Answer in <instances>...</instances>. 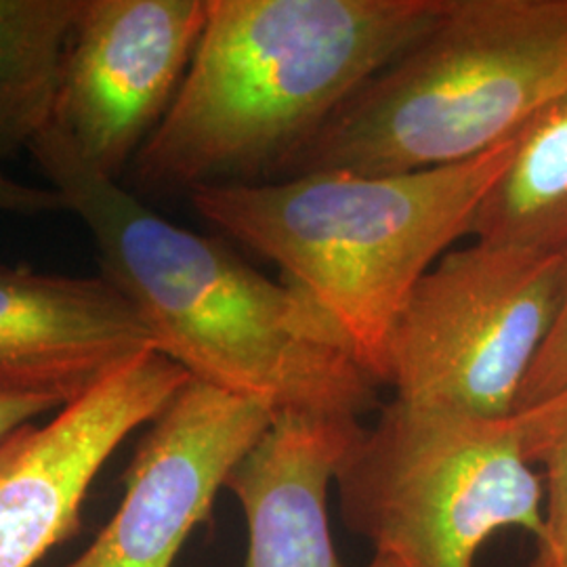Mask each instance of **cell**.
Returning <instances> with one entry per match:
<instances>
[{
    "mask_svg": "<svg viewBox=\"0 0 567 567\" xmlns=\"http://www.w3.org/2000/svg\"><path fill=\"white\" fill-rule=\"evenodd\" d=\"M93 236L102 276L150 328L156 351L206 385L278 414L360 421L377 383L299 288L274 282L225 244L171 224L91 171L51 126L30 145Z\"/></svg>",
    "mask_w": 567,
    "mask_h": 567,
    "instance_id": "1",
    "label": "cell"
},
{
    "mask_svg": "<svg viewBox=\"0 0 567 567\" xmlns=\"http://www.w3.org/2000/svg\"><path fill=\"white\" fill-rule=\"evenodd\" d=\"M444 0H208L179 93L133 161L145 189L278 182Z\"/></svg>",
    "mask_w": 567,
    "mask_h": 567,
    "instance_id": "2",
    "label": "cell"
},
{
    "mask_svg": "<svg viewBox=\"0 0 567 567\" xmlns=\"http://www.w3.org/2000/svg\"><path fill=\"white\" fill-rule=\"evenodd\" d=\"M526 128V126H524ZM522 131L484 154L398 175L309 173L192 192L208 224L259 252L343 334L381 385L386 344L414 286L471 224Z\"/></svg>",
    "mask_w": 567,
    "mask_h": 567,
    "instance_id": "3",
    "label": "cell"
},
{
    "mask_svg": "<svg viewBox=\"0 0 567 567\" xmlns=\"http://www.w3.org/2000/svg\"><path fill=\"white\" fill-rule=\"evenodd\" d=\"M567 97V0H444L425 34L362 86L282 179L465 163Z\"/></svg>",
    "mask_w": 567,
    "mask_h": 567,
    "instance_id": "4",
    "label": "cell"
},
{
    "mask_svg": "<svg viewBox=\"0 0 567 567\" xmlns=\"http://www.w3.org/2000/svg\"><path fill=\"white\" fill-rule=\"evenodd\" d=\"M344 526L365 538V567H475L487 540L540 536L545 484L513 416L480 419L393 398L358 426L334 471Z\"/></svg>",
    "mask_w": 567,
    "mask_h": 567,
    "instance_id": "5",
    "label": "cell"
},
{
    "mask_svg": "<svg viewBox=\"0 0 567 567\" xmlns=\"http://www.w3.org/2000/svg\"><path fill=\"white\" fill-rule=\"evenodd\" d=\"M566 297V257L477 240L450 250L405 301L381 385L405 402L508 419Z\"/></svg>",
    "mask_w": 567,
    "mask_h": 567,
    "instance_id": "6",
    "label": "cell"
},
{
    "mask_svg": "<svg viewBox=\"0 0 567 567\" xmlns=\"http://www.w3.org/2000/svg\"><path fill=\"white\" fill-rule=\"evenodd\" d=\"M208 0H82L61 63L53 128L116 179L175 102Z\"/></svg>",
    "mask_w": 567,
    "mask_h": 567,
    "instance_id": "7",
    "label": "cell"
},
{
    "mask_svg": "<svg viewBox=\"0 0 567 567\" xmlns=\"http://www.w3.org/2000/svg\"><path fill=\"white\" fill-rule=\"evenodd\" d=\"M192 377L158 351L124 365L44 425L0 442V567H37L74 538L95 477L140 426L150 425Z\"/></svg>",
    "mask_w": 567,
    "mask_h": 567,
    "instance_id": "8",
    "label": "cell"
},
{
    "mask_svg": "<svg viewBox=\"0 0 567 567\" xmlns=\"http://www.w3.org/2000/svg\"><path fill=\"white\" fill-rule=\"evenodd\" d=\"M274 419L267 405L192 379L143 433L116 515L61 567H173Z\"/></svg>",
    "mask_w": 567,
    "mask_h": 567,
    "instance_id": "9",
    "label": "cell"
},
{
    "mask_svg": "<svg viewBox=\"0 0 567 567\" xmlns=\"http://www.w3.org/2000/svg\"><path fill=\"white\" fill-rule=\"evenodd\" d=\"M150 351V328L103 276L0 264V391L72 404Z\"/></svg>",
    "mask_w": 567,
    "mask_h": 567,
    "instance_id": "10",
    "label": "cell"
},
{
    "mask_svg": "<svg viewBox=\"0 0 567 567\" xmlns=\"http://www.w3.org/2000/svg\"><path fill=\"white\" fill-rule=\"evenodd\" d=\"M360 425L307 414L274 419L225 486L248 527L246 567H344L330 534L328 489Z\"/></svg>",
    "mask_w": 567,
    "mask_h": 567,
    "instance_id": "11",
    "label": "cell"
},
{
    "mask_svg": "<svg viewBox=\"0 0 567 567\" xmlns=\"http://www.w3.org/2000/svg\"><path fill=\"white\" fill-rule=\"evenodd\" d=\"M471 236L567 259V97L527 122L505 173L473 217Z\"/></svg>",
    "mask_w": 567,
    "mask_h": 567,
    "instance_id": "12",
    "label": "cell"
},
{
    "mask_svg": "<svg viewBox=\"0 0 567 567\" xmlns=\"http://www.w3.org/2000/svg\"><path fill=\"white\" fill-rule=\"evenodd\" d=\"M82 0H0V156L53 126L65 47Z\"/></svg>",
    "mask_w": 567,
    "mask_h": 567,
    "instance_id": "13",
    "label": "cell"
},
{
    "mask_svg": "<svg viewBox=\"0 0 567 567\" xmlns=\"http://www.w3.org/2000/svg\"><path fill=\"white\" fill-rule=\"evenodd\" d=\"M529 465L540 466L545 524L526 567H567V385L513 414Z\"/></svg>",
    "mask_w": 567,
    "mask_h": 567,
    "instance_id": "14",
    "label": "cell"
},
{
    "mask_svg": "<svg viewBox=\"0 0 567 567\" xmlns=\"http://www.w3.org/2000/svg\"><path fill=\"white\" fill-rule=\"evenodd\" d=\"M567 385V297L564 309L557 318V324L553 328L547 343L538 353L536 362L527 374L526 383L522 386L519 400L515 412L540 404L553 393ZM513 412V414H515Z\"/></svg>",
    "mask_w": 567,
    "mask_h": 567,
    "instance_id": "15",
    "label": "cell"
},
{
    "mask_svg": "<svg viewBox=\"0 0 567 567\" xmlns=\"http://www.w3.org/2000/svg\"><path fill=\"white\" fill-rule=\"evenodd\" d=\"M0 210L16 215H41L65 210V203L58 189L16 182L0 168Z\"/></svg>",
    "mask_w": 567,
    "mask_h": 567,
    "instance_id": "16",
    "label": "cell"
},
{
    "mask_svg": "<svg viewBox=\"0 0 567 567\" xmlns=\"http://www.w3.org/2000/svg\"><path fill=\"white\" fill-rule=\"evenodd\" d=\"M61 408L65 405L41 395L0 391V442L9 437L13 431H18L20 426L30 425L44 412H58Z\"/></svg>",
    "mask_w": 567,
    "mask_h": 567,
    "instance_id": "17",
    "label": "cell"
}]
</instances>
